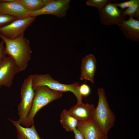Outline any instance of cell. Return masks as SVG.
Returning <instances> with one entry per match:
<instances>
[{
	"mask_svg": "<svg viewBox=\"0 0 139 139\" xmlns=\"http://www.w3.org/2000/svg\"><path fill=\"white\" fill-rule=\"evenodd\" d=\"M5 44L6 53L14 60L19 72L25 70L28 66L32 53L29 40L24 34L14 39L0 34Z\"/></svg>",
	"mask_w": 139,
	"mask_h": 139,
	"instance_id": "6da1fadb",
	"label": "cell"
},
{
	"mask_svg": "<svg viewBox=\"0 0 139 139\" xmlns=\"http://www.w3.org/2000/svg\"><path fill=\"white\" fill-rule=\"evenodd\" d=\"M34 91V95L31 109L21 123L26 127L34 125V118L40 109L63 96L62 92L52 90L45 86H39Z\"/></svg>",
	"mask_w": 139,
	"mask_h": 139,
	"instance_id": "7a4b0ae2",
	"label": "cell"
},
{
	"mask_svg": "<svg viewBox=\"0 0 139 139\" xmlns=\"http://www.w3.org/2000/svg\"><path fill=\"white\" fill-rule=\"evenodd\" d=\"M97 91L98 101L95 108L94 119L105 136L108 137V133L114 125L115 116L110 108L104 89L99 88Z\"/></svg>",
	"mask_w": 139,
	"mask_h": 139,
	"instance_id": "3957f363",
	"label": "cell"
},
{
	"mask_svg": "<svg viewBox=\"0 0 139 139\" xmlns=\"http://www.w3.org/2000/svg\"><path fill=\"white\" fill-rule=\"evenodd\" d=\"M32 85L34 90L40 86H45L52 90L60 92L70 91L73 93L77 99V103L82 102L83 96L81 94L79 90V83L76 82L70 84L60 83L59 81L53 79L48 74L44 75H32Z\"/></svg>",
	"mask_w": 139,
	"mask_h": 139,
	"instance_id": "277c9868",
	"label": "cell"
},
{
	"mask_svg": "<svg viewBox=\"0 0 139 139\" xmlns=\"http://www.w3.org/2000/svg\"><path fill=\"white\" fill-rule=\"evenodd\" d=\"M32 74L25 79L21 90V101L18 106L19 118L18 121L21 124L31 109L34 95L32 85Z\"/></svg>",
	"mask_w": 139,
	"mask_h": 139,
	"instance_id": "5b68a950",
	"label": "cell"
},
{
	"mask_svg": "<svg viewBox=\"0 0 139 139\" xmlns=\"http://www.w3.org/2000/svg\"><path fill=\"white\" fill-rule=\"evenodd\" d=\"M35 17L16 19L0 28V34L12 39L24 34L26 30L35 20Z\"/></svg>",
	"mask_w": 139,
	"mask_h": 139,
	"instance_id": "8992f818",
	"label": "cell"
},
{
	"mask_svg": "<svg viewBox=\"0 0 139 139\" xmlns=\"http://www.w3.org/2000/svg\"><path fill=\"white\" fill-rule=\"evenodd\" d=\"M70 0H49L41 9L29 12L30 16L42 15L51 14L59 18L65 17L70 7Z\"/></svg>",
	"mask_w": 139,
	"mask_h": 139,
	"instance_id": "52a82bcc",
	"label": "cell"
},
{
	"mask_svg": "<svg viewBox=\"0 0 139 139\" xmlns=\"http://www.w3.org/2000/svg\"><path fill=\"white\" fill-rule=\"evenodd\" d=\"M123 12L114 3H108L102 9L98 10L100 22L106 25H118L127 20Z\"/></svg>",
	"mask_w": 139,
	"mask_h": 139,
	"instance_id": "ba28073f",
	"label": "cell"
},
{
	"mask_svg": "<svg viewBox=\"0 0 139 139\" xmlns=\"http://www.w3.org/2000/svg\"><path fill=\"white\" fill-rule=\"evenodd\" d=\"M19 72L14 60L6 56L0 62V86L10 87L14 76Z\"/></svg>",
	"mask_w": 139,
	"mask_h": 139,
	"instance_id": "9c48e42d",
	"label": "cell"
},
{
	"mask_svg": "<svg viewBox=\"0 0 139 139\" xmlns=\"http://www.w3.org/2000/svg\"><path fill=\"white\" fill-rule=\"evenodd\" d=\"M76 128L84 139H100L106 137L94 119L85 121H78Z\"/></svg>",
	"mask_w": 139,
	"mask_h": 139,
	"instance_id": "30bf717a",
	"label": "cell"
},
{
	"mask_svg": "<svg viewBox=\"0 0 139 139\" xmlns=\"http://www.w3.org/2000/svg\"><path fill=\"white\" fill-rule=\"evenodd\" d=\"M95 108L93 104L82 102L77 103L67 111L78 121H85L94 119Z\"/></svg>",
	"mask_w": 139,
	"mask_h": 139,
	"instance_id": "8fae6325",
	"label": "cell"
},
{
	"mask_svg": "<svg viewBox=\"0 0 139 139\" xmlns=\"http://www.w3.org/2000/svg\"><path fill=\"white\" fill-rule=\"evenodd\" d=\"M0 12L17 19L30 16L29 12L15 0L10 2H0Z\"/></svg>",
	"mask_w": 139,
	"mask_h": 139,
	"instance_id": "7c38bea8",
	"label": "cell"
},
{
	"mask_svg": "<svg viewBox=\"0 0 139 139\" xmlns=\"http://www.w3.org/2000/svg\"><path fill=\"white\" fill-rule=\"evenodd\" d=\"M119 29L127 39L138 42L139 41V21L129 18L118 24Z\"/></svg>",
	"mask_w": 139,
	"mask_h": 139,
	"instance_id": "4fadbf2b",
	"label": "cell"
},
{
	"mask_svg": "<svg viewBox=\"0 0 139 139\" xmlns=\"http://www.w3.org/2000/svg\"><path fill=\"white\" fill-rule=\"evenodd\" d=\"M96 66V60L93 54L88 55L84 58L81 65L80 80H88L94 83Z\"/></svg>",
	"mask_w": 139,
	"mask_h": 139,
	"instance_id": "5bb4252c",
	"label": "cell"
},
{
	"mask_svg": "<svg viewBox=\"0 0 139 139\" xmlns=\"http://www.w3.org/2000/svg\"><path fill=\"white\" fill-rule=\"evenodd\" d=\"M15 127L18 139H42L39 136L34 125L30 127H23L18 120L9 119Z\"/></svg>",
	"mask_w": 139,
	"mask_h": 139,
	"instance_id": "9a60e30c",
	"label": "cell"
},
{
	"mask_svg": "<svg viewBox=\"0 0 139 139\" xmlns=\"http://www.w3.org/2000/svg\"><path fill=\"white\" fill-rule=\"evenodd\" d=\"M60 122L67 131L73 132L77 127L78 121L70 114L67 110L64 109L60 114Z\"/></svg>",
	"mask_w": 139,
	"mask_h": 139,
	"instance_id": "2e32d148",
	"label": "cell"
},
{
	"mask_svg": "<svg viewBox=\"0 0 139 139\" xmlns=\"http://www.w3.org/2000/svg\"><path fill=\"white\" fill-rule=\"evenodd\" d=\"M49 0H15L29 12L38 10L45 5Z\"/></svg>",
	"mask_w": 139,
	"mask_h": 139,
	"instance_id": "e0dca14e",
	"label": "cell"
},
{
	"mask_svg": "<svg viewBox=\"0 0 139 139\" xmlns=\"http://www.w3.org/2000/svg\"><path fill=\"white\" fill-rule=\"evenodd\" d=\"M124 15L128 16L129 18H135V19L139 20V2L127 8L123 12Z\"/></svg>",
	"mask_w": 139,
	"mask_h": 139,
	"instance_id": "ac0fdd59",
	"label": "cell"
},
{
	"mask_svg": "<svg viewBox=\"0 0 139 139\" xmlns=\"http://www.w3.org/2000/svg\"><path fill=\"white\" fill-rule=\"evenodd\" d=\"M113 0H88L86 2L88 6L94 7L100 10L103 8L107 4Z\"/></svg>",
	"mask_w": 139,
	"mask_h": 139,
	"instance_id": "d6986e66",
	"label": "cell"
},
{
	"mask_svg": "<svg viewBox=\"0 0 139 139\" xmlns=\"http://www.w3.org/2000/svg\"><path fill=\"white\" fill-rule=\"evenodd\" d=\"M15 18L0 12V28L16 19Z\"/></svg>",
	"mask_w": 139,
	"mask_h": 139,
	"instance_id": "ffe728a7",
	"label": "cell"
},
{
	"mask_svg": "<svg viewBox=\"0 0 139 139\" xmlns=\"http://www.w3.org/2000/svg\"><path fill=\"white\" fill-rule=\"evenodd\" d=\"M139 2V0H130L122 3H114L116 6L119 7L123 10L125 8H128Z\"/></svg>",
	"mask_w": 139,
	"mask_h": 139,
	"instance_id": "44dd1931",
	"label": "cell"
},
{
	"mask_svg": "<svg viewBox=\"0 0 139 139\" xmlns=\"http://www.w3.org/2000/svg\"><path fill=\"white\" fill-rule=\"evenodd\" d=\"M79 90L81 94L83 97H86L90 93L91 90L89 86L86 84L84 83L79 87Z\"/></svg>",
	"mask_w": 139,
	"mask_h": 139,
	"instance_id": "7402d4cb",
	"label": "cell"
},
{
	"mask_svg": "<svg viewBox=\"0 0 139 139\" xmlns=\"http://www.w3.org/2000/svg\"><path fill=\"white\" fill-rule=\"evenodd\" d=\"M4 44L3 40L0 42V62L6 56Z\"/></svg>",
	"mask_w": 139,
	"mask_h": 139,
	"instance_id": "603a6c76",
	"label": "cell"
},
{
	"mask_svg": "<svg viewBox=\"0 0 139 139\" xmlns=\"http://www.w3.org/2000/svg\"><path fill=\"white\" fill-rule=\"evenodd\" d=\"M73 132L74 134L75 139H84L81 133L76 128Z\"/></svg>",
	"mask_w": 139,
	"mask_h": 139,
	"instance_id": "cb8c5ba5",
	"label": "cell"
},
{
	"mask_svg": "<svg viewBox=\"0 0 139 139\" xmlns=\"http://www.w3.org/2000/svg\"><path fill=\"white\" fill-rule=\"evenodd\" d=\"M100 139H108V137H104L101 138Z\"/></svg>",
	"mask_w": 139,
	"mask_h": 139,
	"instance_id": "d4e9b609",
	"label": "cell"
},
{
	"mask_svg": "<svg viewBox=\"0 0 139 139\" xmlns=\"http://www.w3.org/2000/svg\"><path fill=\"white\" fill-rule=\"evenodd\" d=\"M1 86H0V88H1Z\"/></svg>",
	"mask_w": 139,
	"mask_h": 139,
	"instance_id": "484cf974",
	"label": "cell"
}]
</instances>
